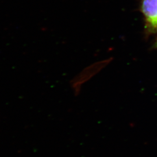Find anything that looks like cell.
Masks as SVG:
<instances>
[{
    "label": "cell",
    "mask_w": 157,
    "mask_h": 157,
    "mask_svg": "<svg viewBox=\"0 0 157 157\" xmlns=\"http://www.w3.org/2000/svg\"><path fill=\"white\" fill-rule=\"evenodd\" d=\"M141 8L147 24L157 28V0H142Z\"/></svg>",
    "instance_id": "obj_1"
}]
</instances>
